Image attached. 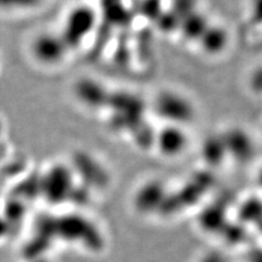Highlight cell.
<instances>
[{
  "label": "cell",
  "instance_id": "7a4b0ae2",
  "mask_svg": "<svg viewBox=\"0 0 262 262\" xmlns=\"http://www.w3.org/2000/svg\"><path fill=\"white\" fill-rule=\"evenodd\" d=\"M96 27V13L89 6H78L68 13L60 35L69 49L78 47Z\"/></svg>",
  "mask_w": 262,
  "mask_h": 262
},
{
  "label": "cell",
  "instance_id": "9a60e30c",
  "mask_svg": "<svg viewBox=\"0 0 262 262\" xmlns=\"http://www.w3.org/2000/svg\"><path fill=\"white\" fill-rule=\"evenodd\" d=\"M40 0H0V10L26 11L36 7Z\"/></svg>",
  "mask_w": 262,
  "mask_h": 262
},
{
  "label": "cell",
  "instance_id": "ba28073f",
  "mask_svg": "<svg viewBox=\"0 0 262 262\" xmlns=\"http://www.w3.org/2000/svg\"><path fill=\"white\" fill-rule=\"evenodd\" d=\"M104 20L108 26L124 27L133 19V13L124 6L122 0H102Z\"/></svg>",
  "mask_w": 262,
  "mask_h": 262
},
{
  "label": "cell",
  "instance_id": "d6986e66",
  "mask_svg": "<svg viewBox=\"0 0 262 262\" xmlns=\"http://www.w3.org/2000/svg\"><path fill=\"white\" fill-rule=\"evenodd\" d=\"M0 133H2V122H0Z\"/></svg>",
  "mask_w": 262,
  "mask_h": 262
},
{
  "label": "cell",
  "instance_id": "ac0fdd59",
  "mask_svg": "<svg viewBox=\"0 0 262 262\" xmlns=\"http://www.w3.org/2000/svg\"><path fill=\"white\" fill-rule=\"evenodd\" d=\"M259 180H260V184H261V186H262V168H261L260 174H259Z\"/></svg>",
  "mask_w": 262,
  "mask_h": 262
},
{
  "label": "cell",
  "instance_id": "5bb4252c",
  "mask_svg": "<svg viewBox=\"0 0 262 262\" xmlns=\"http://www.w3.org/2000/svg\"><path fill=\"white\" fill-rule=\"evenodd\" d=\"M180 18L176 15L170 9L163 10L160 14L158 20L154 23L157 24L158 29L163 33H173L175 31H179L180 27Z\"/></svg>",
  "mask_w": 262,
  "mask_h": 262
},
{
  "label": "cell",
  "instance_id": "7c38bea8",
  "mask_svg": "<svg viewBox=\"0 0 262 262\" xmlns=\"http://www.w3.org/2000/svg\"><path fill=\"white\" fill-rule=\"evenodd\" d=\"M157 133L158 131H155L154 128L145 120H142L140 124H138L130 131L135 144L142 150H147L153 145H155Z\"/></svg>",
  "mask_w": 262,
  "mask_h": 262
},
{
  "label": "cell",
  "instance_id": "2e32d148",
  "mask_svg": "<svg viewBox=\"0 0 262 262\" xmlns=\"http://www.w3.org/2000/svg\"><path fill=\"white\" fill-rule=\"evenodd\" d=\"M195 8L196 0H173L169 9L183 20L185 16L195 11Z\"/></svg>",
  "mask_w": 262,
  "mask_h": 262
},
{
  "label": "cell",
  "instance_id": "3957f363",
  "mask_svg": "<svg viewBox=\"0 0 262 262\" xmlns=\"http://www.w3.org/2000/svg\"><path fill=\"white\" fill-rule=\"evenodd\" d=\"M68 51L69 48L60 33H38L30 43V54L33 60L43 67H53L60 63Z\"/></svg>",
  "mask_w": 262,
  "mask_h": 262
},
{
  "label": "cell",
  "instance_id": "8992f818",
  "mask_svg": "<svg viewBox=\"0 0 262 262\" xmlns=\"http://www.w3.org/2000/svg\"><path fill=\"white\" fill-rule=\"evenodd\" d=\"M223 136L227 155L239 162H247L255 153V143L248 133L241 128L227 130Z\"/></svg>",
  "mask_w": 262,
  "mask_h": 262
},
{
  "label": "cell",
  "instance_id": "52a82bcc",
  "mask_svg": "<svg viewBox=\"0 0 262 262\" xmlns=\"http://www.w3.org/2000/svg\"><path fill=\"white\" fill-rule=\"evenodd\" d=\"M187 142L188 138L182 127L168 125L157 133L155 145L164 155L174 157L186 149Z\"/></svg>",
  "mask_w": 262,
  "mask_h": 262
},
{
  "label": "cell",
  "instance_id": "9c48e42d",
  "mask_svg": "<svg viewBox=\"0 0 262 262\" xmlns=\"http://www.w3.org/2000/svg\"><path fill=\"white\" fill-rule=\"evenodd\" d=\"M209 26L210 22L207 16L195 10L182 20L179 31L188 40H199Z\"/></svg>",
  "mask_w": 262,
  "mask_h": 262
},
{
  "label": "cell",
  "instance_id": "277c9868",
  "mask_svg": "<svg viewBox=\"0 0 262 262\" xmlns=\"http://www.w3.org/2000/svg\"><path fill=\"white\" fill-rule=\"evenodd\" d=\"M154 111L169 125L180 127L190 122L195 114L193 105L188 98L171 91L163 92L155 98Z\"/></svg>",
  "mask_w": 262,
  "mask_h": 262
},
{
  "label": "cell",
  "instance_id": "e0dca14e",
  "mask_svg": "<svg viewBox=\"0 0 262 262\" xmlns=\"http://www.w3.org/2000/svg\"><path fill=\"white\" fill-rule=\"evenodd\" d=\"M251 19L257 24L262 23V0H251Z\"/></svg>",
  "mask_w": 262,
  "mask_h": 262
},
{
  "label": "cell",
  "instance_id": "4fadbf2b",
  "mask_svg": "<svg viewBox=\"0 0 262 262\" xmlns=\"http://www.w3.org/2000/svg\"><path fill=\"white\" fill-rule=\"evenodd\" d=\"M136 9L138 14L153 23L158 20L164 10L162 0H139Z\"/></svg>",
  "mask_w": 262,
  "mask_h": 262
},
{
  "label": "cell",
  "instance_id": "6da1fadb",
  "mask_svg": "<svg viewBox=\"0 0 262 262\" xmlns=\"http://www.w3.org/2000/svg\"><path fill=\"white\" fill-rule=\"evenodd\" d=\"M106 107L112 112L110 124L116 131L130 133L144 120L145 103L140 96L134 93L126 91L111 92Z\"/></svg>",
  "mask_w": 262,
  "mask_h": 262
},
{
  "label": "cell",
  "instance_id": "8fae6325",
  "mask_svg": "<svg viewBox=\"0 0 262 262\" xmlns=\"http://www.w3.org/2000/svg\"><path fill=\"white\" fill-rule=\"evenodd\" d=\"M201 155L210 165L221 164L227 157L225 143L222 135H211L201 145Z\"/></svg>",
  "mask_w": 262,
  "mask_h": 262
},
{
  "label": "cell",
  "instance_id": "30bf717a",
  "mask_svg": "<svg viewBox=\"0 0 262 262\" xmlns=\"http://www.w3.org/2000/svg\"><path fill=\"white\" fill-rule=\"evenodd\" d=\"M202 49L211 55H216L223 52L227 46L228 35L227 32L217 26H209L207 31L199 39Z\"/></svg>",
  "mask_w": 262,
  "mask_h": 262
},
{
  "label": "cell",
  "instance_id": "5b68a950",
  "mask_svg": "<svg viewBox=\"0 0 262 262\" xmlns=\"http://www.w3.org/2000/svg\"><path fill=\"white\" fill-rule=\"evenodd\" d=\"M77 100L91 110L106 107L111 92L100 81L91 78H82L78 80L73 88Z\"/></svg>",
  "mask_w": 262,
  "mask_h": 262
}]
</instances>
